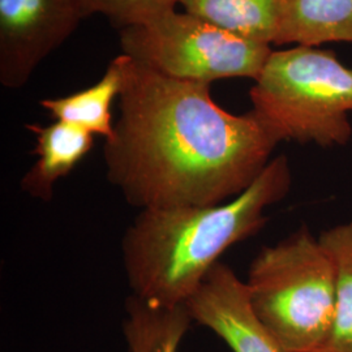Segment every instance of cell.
Instances as JSON below:
<instances>
[{
  "mask_svg": "<svg viewBox=\"0 0 352 352\" xmlns=\"http://www.w3.org/2000/svg\"><path fill=\"white\" fill-rule=\"evenodd\" d=\"M119 43L122 54L157 74L208 85L225 78L256 81L273 51L176 8L119 29Z\"/></svg>",
  "mask_w": 352,
  "mask_h": 352,
  "instance_id": "obj_5",
  "label": "cell"
},
{
  "mask_svg": "<svg viewBox=\"0 0 352 352\" xmlns=\"http://www.w3.org/2000/svg\"><path fill=\"white\" fill-rule=\"evenodd\" d=\"M253 110L283 141L344 146L352 139V68L309 46L272 51L250 90Z\"/></svg>",
  "mask_w": 352,
  "mask_h": 352,
  "instance_id": "obj_4",
  "label": "cell"
},
{
  "mask_svg": "<svg viewBox=\"0 0 352 352\" xmlns=\"http://www.w3.org/2000/svg\"><path fill=\"white\" fill-rule=\"evenodd\" d=\"M337 264L320 238L300 230L252 261V309L282 352H320L337 305Z\"/></svg>",
  "mask_w": 352,
  "mask_h": 352,
  "instance_id": "obj_3",
  "label": "cell"
},
{
  "mask_svg": "<svg viewBox=\"0 0 352 352\" xmlns=\"http://www.w3.org/2000/svg\"><path fill=\"white\" fill-rule=\"evenodd\" d=\"M26 128L36 138L37 161L23 177L21 186L32 197L50 201L55 183L69 175L91 151L94 135L60 120L49 126L28 124Z\"/></svg>",
  "mask_w": 352,
  "mask_h": 352,
  "instance_id": "obj_8",
  "label": "cell"
},
{
  "mask_svg": "<svg viewBox=\"0 0 352 352\" xmlns=\"http://www.w3.org/2000/svg\"><path fill=\"white\" fill-rule=\"evenodd\" d=\"M352 43V0H280L274 45Z\"/></svg>",
  "mask_w": 352,
  "mask_h": 352,
  "instance_id": "obj_9",
  "label": "cell"
},
{
  "mask_svg": "<svg viewBox=\"0 0 352 352\" xmlns=\"http://www.w3.org/2000/svg\"><path fill=\"white\" fill-rule=\"evenodd\" d=\"M291 180L289 158L282 154L225 204L140 210L122 241L133 295L164 307L186 305L219 257L265 226V209L287 196Z\"/></svg>",
  "mask_w": 352,
  "mask_h": 352,
  "instance_id": "obj_2",
  "label": "cell"
},
{
  "mask_svg": "<svg viewBox=\"0 0 352 352\" xmlns=\"http://www.w3.org/2000/svg\"><path fill=\"white\" fill-rule=\"evenodd\" d=\"M179 6L239 37L265 45L276 42L280 0H180Z\"/></svg>",
  "mask_w": 352,
  "mask_h": 352,
  "instance_id": "obj_11",
  "label": "cell"
},
{
  "mask_svg": "<svg viewBox=\"0 0 352 352\" xmlns=\"http://www.w3.org/2000/svg\"><path fill=\"white\" fill-rule=\"evenodd\" d=\"M320 240L334 257L338 272L333 329L320 352H352V221L327 230Z\"/></svg>",
  "mask_w": 352,
  "mask_h": 352,
  "instance_id": "obj_12",
  "label": "cell"
},
{
  "mask_svg": "<svg viewBox=\"0 0 352 352\" xmlns=\"http://www.w3.org/2000/svg\"><path fill=\"white\" fill-rule=\"evenodd\" d=\"M123 87L120 56L113 59L101 78L91 87L60 98H47L41 106L56 120L80 126L109 140L113 135V103Z\"/></svg>",
  "mask_w": 352,
  "mask_h": 352,
  "instance_id": "obj_10",
  "label": "cell"
},
{
  "mask_svg": "<svg viewBox=\"0 0 352 352\" xmlns=\"http://www.w3.org/2000/svg\"><path fill=\"white\" fill-rule=\"evenodd\" d=\"M87 17L81 0H0V84L24 87Z\"/></svg>",
  "mask_w": 352,
  "mask_h": 352,
  "instance_id": "obj_6",
  "label": "cell"
},
{
  "mask_svg": "<svg viewBox=\"0 0 352 352\" xmlns=\"http://www.w3.org/2000/svg\"><path fill=\"white\" fill-rule=\"evenodd\" d=\"M177 346H179V344H171L170 347H167V349H166V351L164 352H176V350H177Z\"/></svg>",
  "mask_w": 352,
  "mask_h": 352,
  "instance_id": "obj_14",
  "label": "cell"
},
{
  "mask_svg": "<svg viewBox=\"0 0 352 352\" xmlns=\"http://www.w3.org/2000/svg\"><path fill=\"white\" fill-rule=\"evenodd\" d=\"M180 0H81L89 17L102 14L119 29L175 10Z\"/></svg>",
  "mask_w": 352,
  "mask_h": 352,
  "instance_id": "obj_13",
  "label": "cell"
},
{
  "mask_svg": "<svg viewBox=\"0 0 352 352\" xmlns=\"http://www.w3.org/2000/svg\"><path fill=\"white\" fill-rule=\"evenodd\" d=\"M120 115L104 140L109 182L140 210L214 206L250 188L283 138L253 109L236 115L210 85L157 74L124 54Z\"/></svg>",
  "mask_w": 352,
  "mask_h": 352,
  "instance_id": "obj_1",
  "label": "cell"
},
{
  "mask_svg": "<svg viewBox=\"0 0 352 352\" xmlns=\"http://www.w3.org/2000/svg\"><path fill=\"white\" fill-rule=\"evenodd\" d=\"M132 352H144V351H132Z\"/></svg>",
  "mask_w": 352,
  "mask_h": 352,
  "instance_id": "obj_15",
  "label": "cell"
},
{
  "mask_svg": "<svg viewBox=\"0 0 352 352\" xmlns=\"http://www.w3.org/2000/svg\"><path fill=\"white\" fill-rule=\"evenodd\" d=\"M186 308L193 321L213 330L234 352H282L254 315L245 282L227 265L214 266Z\"/></svg>",
  "mask_w": 352,
  "mask_h": 352,
  "instance_id": "obj_7",
  "label": "cell"
}]
</instances>
